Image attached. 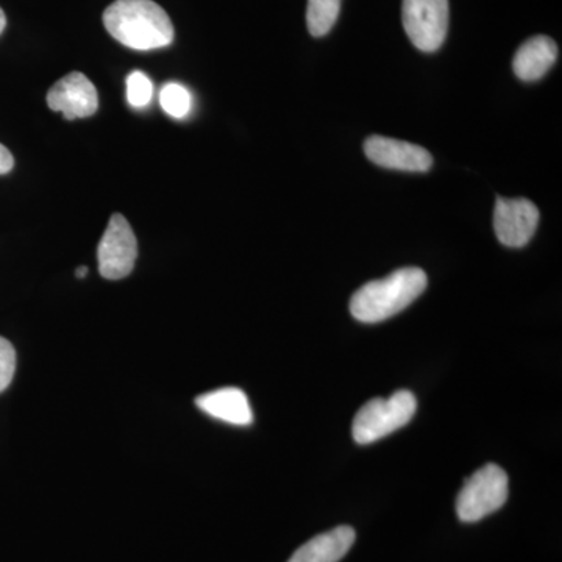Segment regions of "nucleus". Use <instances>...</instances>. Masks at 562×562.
<instances>
[{"mask_svg":"<svg viewBox=\"0 0 562 562\" xmlns=\"http://www.w3.org/2000/svg\"><path fill=\"white\" fill-rule=\"evenodd\" d=\"M558 58V46L546 35L532 36L525 41L514 55V74L524 81L542 79L553 68Z\"/></svg>","mask_w":562,"mask_h":562,"instance_id":"11","label":"nucleus"},{"mask_svg":"<svg viewBox=\"0 0 562 562\" xmlns=\"http://www.w3.org/2000/svg\"><path fill=\"white\" fill-rule=\"evenodd\" d=\"M16 371V351L5 338L0 336V392L7 390L13 382Z\"/></svg>","mask_w":562,"mask_h":562,"instance_id":"16","label":"nucleus"},{"mask_svg":"<svg viewBox=\"0 0 562 562\" xmlns=\"http://www.w3.org/2000/svg\"><path fill=\"white\" fill-rule=\"evenodd\" d=\"M154 98V83L146 74L133 70L127 77V101L133 109H146Z\"/></svg>","mask_w":562,"mask_h":562,"instance_id":"15","label":"nucleus"},{"mask_svg":"<svg viewBox=\"0 0 562 562\" xmlns=\"http://www.w3.org/2000/svg\"><path fill=\"white\" fill-rule=\"evenodd\" d=\"M364 154L376 166L397 171L427 172L432 166L431 154L424 147L386 136H369Z\"/></svg>","mask_w":562,"mask_h":562,"instance_id":"9","label":"nucleus"},{"mask_svg":"<svg viewBox=\"0 0 562 562\" xmlns=\"http://www.w3.org/2000/svg\"><path fill=\"white\" fill-rule=\"evenodd\" d=\"M5 27H7V18H5V13H3V10L0 9V33H2L3 31H5Z\"/></svg>","mask_w":562,"mask_h":562,"instance_id":"18","label":"nucleus"},{"mask_svg":"<svg viewBox=\"0 0 562 562\" xmlns=\"http://www.w3.org/2000/svg\"><path fill=\"white\" fill-rule=\"evenodd\" d=\"M195 405L214 419L238 425V427H247L254 422L249 398L238 387H222V390L199 395L195 398Z\"/></svg>","mask_w":562,"mask_h":562,"instance_id":"10","label":"nucleus"},{"mask_svg":"<svg viewBox=\"0 0 562 562\" xmlns=\"http://www.w3.org/2000/svg\"><path fill=\"white\" fill-rule=\"evenodd\" d=\"M99 272L103 279L121 280L131 276L138 258V241L132 225L120 213H114L103 233L98 249Z\"/></svg>","mask_w":562,"mask_h":562,"instance_id":"6","label":"nucleus"},{"mask_svg":"<svg viewBox=\"0 0 562 562\" xmlns=\"http://www.w3.org/2000/svg\"><path fill=\"white\" fill-rule=\"evenodd\" d=\"M416 409V397L409 391H397L390 398H372L355 416L351 427L355 442L366 446L386 438L391 432L405 427Z\"/></svg>","mask_w":562,"mask_h":562,"instance_id":"3","label":"nucleus"},{"mask_svg":"<svg viewBox=\"0 0 562 562\" xmlns=\"http://www.w3.org/2000/svg\"><path fill=\"white\" fill-rule=\"evenodd\" d=\"M355 539L353 528L341 525L303 543L288 562H339L349 553Z\"/></svg>","mask_w":562,"mask_h":562,"instance_id":"12","label":"nucleus"},{"mask_svg":"<svg viewBox=\"0 0 562 562\" xmlns=\"http://www.w3.org/2000/svg\"><path fill=\"white\" fill-rule=\"evenodd\" d=\"M403 29L422 52H436L449 31V0H403Z\"/></svg>","mask_w":562,"mask_h":562,"instance_id":"5","label":"nucleus"},{"mask_svg":"<svg viewBox=\"0 0 562 562\" xmlns=\"http://www.w3.org/2000/svg\"><path fill=\"white\" fill-rule=\"evenodd\" d=\"M14 168V158L3 144H0V176H5Z\"/></svg>","mask_w":562,"mask_h":562,"instance_id":"17","label":"nucleus"},{"mask_svg":"<svg viewBox=\"0 0 562 562\" xmlns=\"http://www.w3.org/2000/svg\"><path fill=\"white\" fill-rule=\"evenodd\" d=\"M77 277H79V279H85V277H87V273H88V268H80V269H77Z\"/></svg>","mask_w":562,"mask_h":562,"instance_id":"19","label":"nucleus"},{"mask_svg":"<svg viewBox=\"0 0 562 562\" xmlns=\"http://www.w3.org/2000/svg\"><path fill=\"white\" fill-rule=\"evenodd\" d=\"M539 224V209L528 199H503L495 202L494 228L498 241L506 247L527 246Z\"/></svg>","mask_w":562,"mask_h":562,"instance_id":"7","label":"nucleus"},{"mask_svg":"<svg viewBox=\"0 0 562 562\" xmlns=\"http://www.w3.org/2000/svg\"><path fill=\"white\" fill-rule=\"evenodd\" d=\"M342 0H308L306 24L316 38L327 35L335 27L341 11Z\"/></svg>","mask_w":562,"mask_h":562,"instance_id":"13","label":"nucleus"},{"mask_svg":"<svg viewBox=\"0 0 562 562\" xmlns=\"http://www.w3.org/2000/svg\"><path fill=\"white\" fill-rule=\"evenodd\" d=\"M427 283V273L419 268L398 269L386 279L366 283L351 297V316L364 324L390 319L412 305Z\"/></svg>","mask_w":562,"mask_h":562,"instance_id":"2","label":"nucleus"},{"mask_svg":"<svg viewBox=\"0 0 562 562\" xmlns=\"http://www.w3.org/2000/svg\"><path fill=\"white\" fill-rule=\"evenodd\" d=\"M162 110L176 120H183L190 114L192 106L191 92L180 83H168L160 92Z\"/></svg>","mask_w":562,"mask_h":562,"instance_id":"14","label":"nucleus"},{"mask_svg":"<svg viewBox=\"0 0 562 562\" xmlns=\"http://www.w3.org/2000/svg\"><path fill=\"white\" fill-rule=\"evenodd\" d=\"M508 501V475L501 465L486 464L465 480L457 498L461 522L473 524L498 512Z\"/></svg>","mask_w":562,"mask_h":562,"instance_id":"4","label":"nucleus"},{"mask_svg":"<svg viewBox=\"0 0 562 562\" xmlns=\"http://www.w3.org/2000/svg\"><path fill=\"white\" fill-rule=\"evenodd\" d=\"M103 25L128 49H161L173 41L171 18L154 0H116L103 11Z\"/></svg>","mask_w":562,"mask_h":562,"instance_id":"1","label":"nucleus"},{"mask_svg":"<svg viewBox=\"0 0 562 562\" xmlns=\"http://www.w3.org/2000/svg\"><path fill=\"white\" fill-rule=\"evenodd\" d=\"M47 105L52 111L61 113L65 120H83L99 109L98 90L85 74L70 72L52 85L47 92Z\"/></svg>","mask_w":562,"mask_h":562,"instance_id":"8","label":"nucleus"}]
</instances>
